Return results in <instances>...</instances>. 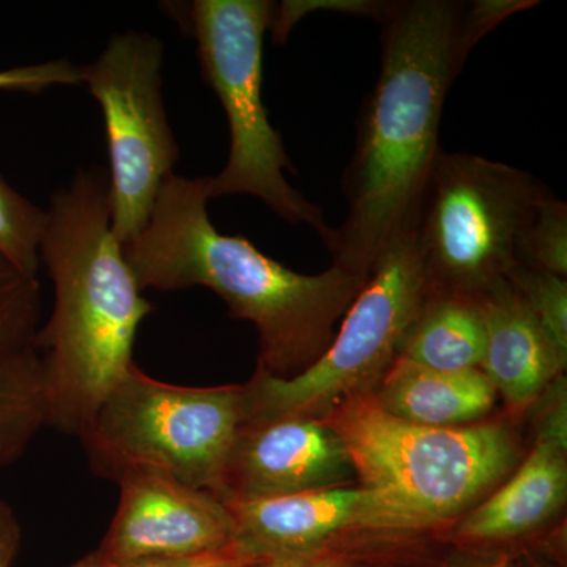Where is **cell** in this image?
<instances>
[{"label":"cell","mask_w":567,"mask_h":567,"mask_svg":"<svg viewBox=\"0 0 567 567\" xmlns=\"http://www.w3.org/2000/svg\"><path fill=\"white\" fill-rule=\"evenodd\" d=\"M535 0H388L382 65L358 118L357 147L342 188L344 223L324 248L334 267L369 276L413 233L439 156L440 122L451 85L473 48Z\"/></svg>","instance_id":"6da1fadb"},{"label":"cell","mask_w":567,"mask_h":567,"mask_svg":"<svg viewBox=\"0 0 567 567\" xmlns=\"http://www.w3.org/2000/svg\"><path fill=\"white\" fill-rule=\"evenodd\" d=\"M208 177L171 175L147 226L123 245L142 290L207 287L233 319L259 336L257 368L289 379L316 363L369 276L339 267L303 275L265 256L245 237L226 235L208 216Z\"/></svg>","instance_id":"7a4b0ae2"},{"label":"cell","mask_w":567,"mask_h":567,"mask_svg":"<svg viewBox=\"0 0 567 567\" xmlns=\"http://www.w3.org/2000/svg\"><path fill=\"white\" fill-rule=\"evenodd\" d=\"M107 183L99 167L78 171L51 197L40 245L54 286L51 317L33 339L48 425L78 439L134 364V339L153 311L112 234Z\"/></svg>","instance_id":"3957f363"},{"label":"cell","mask_w":567,"mask_h":567,"mask_svg":"<svg viewBox=\"0 0 567 567\" xmlns=\"http://www.w3.org/2000/svg\"><path fill=\"white\" fill-rule=\"evenodd\" d=\"M349 451L358 484L386 492L429 528L458 520L516 468L520 447L506 421L464 427L406 423L353 395L323 417Z\"/></svg>","instance_id":"277c9868"},{"label":"cell","mask_w":567,"mask_h":567,"mask_svg":"<svg viewBox=\"0 0 567 567\" xmlns=\"http://www.w3.org/2000/svg\"><path fill=\"white\" fill-rule=\"evenodd\" d=\"M167 11L196 40L204 80L229 123V156L221 173L208 177V197H257L284 221L312 227L327 244L333 229L322 208L287 182L286 173L295 174V167L264 104V39L276 3L194 0L167 3Z\"/></svg>","instance_id":"5b68a950"},{"label":"cell","mask_w":567,"mask_h":567,"mask_svg":"<svg viewBox=\"0 0 567 567\" xmlns=\"http://www.w3.org/2000/svg\"><path fill=\"white\" fill-rule=\"evenodd\" d=\"M245 421L244 385H173L133 364L80 442L92 472L104 480L155 470L223 499Z\"/></svg>","instance_id":"8992f818"},{"label":"cell","mask_w":567,"mask_h":567,"mask_svg":"<svg viewBox=\"0 0 567 567\" xmlns=\"http://www.w3.org/2000/svg\"><path fill=\"white\" fill-rule=\"evenodd\" d=\"M546 183L472 153L440 151L413 238L429 287L481 295L518 264V248Z\"/></svg>","instance_id":"52a82bcc"},{"label":"cell","mask_w":567,"mask_h":567,"mask_svg":"<svg viewBox=\"0 0 567 567\" xmlns=\"http://www.w3.org/2000/svg\"><path fill=\"white\" fill-rule=\"evenodd\" d=\"M429 292L413 233L405 235L372 268L316 363L289 379L256 368L244 385L245 424L281 417L323 420L346 399L374 393L401 354Z\"/></svg>","instance_id":"ba28073f"},{"label":"cell","mask_w":567,"mask_h":567,"mask_svg":"<svg viewBox=\"0 0 567 567\" xmlns=\"http://www.w3.org/2000/svg\"><path fill=\"white\" fill-rule=\"evenodd\" d=\"M164 47L151 33H115L91 65L82 66L102 106L111 174V230L122 246L147 226L164 183L181 158L162 92Z\"/></svg>","instance_id":"9c48e42d"},{"label":"cell","mask_w":567,"mask_h":567,"mask_svg":"<svg viewBox=\"0 0 567 567\" xmlns=\"http://www.w3.org/2000/svg\"><path fill=\"white\" fill-rule=\"evenodd\" d=\"M226 505L233 517L234 546L256 561L319 555L346 536L431 529L394 496L361 484Z\"/></svg>","instance_id":"30bf717a"},{"label":"cell","mask_w":567,"mask_h":567,"mask_svg":"<svg viewBox=\"0 0 567 567\" xmlns=\"http://www.w3.org/2000/svg\"><path fill=\"white\" fill-rule=\"evenodd\" d=\"M117 511L99 550L115 559L188 558L234 546L226 502L155 470L118 477Z\"/></svg>","instance_id":"8fae6325"},{"label":"cell","mask_w":567,"mask_h":567,"mask_svg":"<svg viewBox=\"0 0 567 567\" xmlns=\"http://www.w3.org/2000/svg\"><path fill=\"white\" fill-rule=\"evenodd\" d=\"M354 468L349 451L323 420L281 417L245 424L235 443L224 502L274 498L347 486Z\"/></svg>","instance_id":"7c38bea8"},{"label":"cell","mask_w":567,"mask_h":567,"mask_svg":"<svg viewBox=\"0 0 567 567\" xmlns=\"http://www.w3.org/2000/svg\"><path fill=\"white\" fill-rule=\"evenodd\" d=\"M535 445L495 491L457 520L458 539L503 543L535 533L557 516L567 496L566 377L547 388Z\"/></svg>","instance_id":"4fadbf2b"},{"label":"cell","mask_w":567,"mask_h":567,"mask_svg":"<svg viewBox=\"0 0 567 567\" xmlns=\"http://www.w3.org/2000/svg\"><path fill=\"white\" fill-rule=\"evenodd\" d=\"M480 297L486 324L480 369L513 412H524L565 375L567 353L555 344L506 279Z\"/></svg>","instance_id":"5bb4252c"},{"label":"cell","mask_w":567,"mask_h":567,"mask_svg":"<svg viewBox=\"0 0 567 567\" xmlns=\"http://www.w3.org/2000/svg\"><path fill=\"white\" fill-rule=\"evenodd\" d=\"M377 404L406 423L464 427L486 421L498 394L481 369L439 371L399 357L374 391Z\"/></svg>","instance_id":"9a60e30c"},{"label":"cell","mask_w":567,"mask_h":567,"mask_svg":"<svg viewBox=\"0 0 567 567\" xmlns=\"http://www.w3.org/2000/svg\"><path fill=\"white\" fill-rule=\"evenodd\" d=\"M486 324L480 295L432 290L399 357L439 371L480 369Z\"/></svg>","instance_id":"2e32d148"},{"label":"cell","mask_w":567,"mask_h":567,"mask_svg":"<svg viewBox=\"0 0 567 567\" xmlns=\"http://www.w3.org/2000/svg\"><path fill=\"white\" fill-rule=\"evenodd\" d=\"M48 425L43 364L35 347L0 358V466L24 456Z\"/></svg>","instance_id":"e0dca14e"},{"label":"cell","mask_w":567,"mask_h":567,"mask_svg":"<svg viewBox=\"0 0 567 567\" xmlns=\"http://www.w3.org/2000/svg\"><path fill=\"white\" fill-rule=\"evenodd\" d=\"M41 315L40 284L0 256V358L33 347Z\"/></svg>","instance_id":"ac0fdd59"},{"label":"cell","mask_w":567,"mask_h":567,"mask_svg":"<svg viewBox=\"0 0 567 567\" xmlns=\"http://www.w3.org/2000/svg\"><path fill=\"white\" fill-rule=\"evenodd\" d=\"M47 210L0 178V256L21 274L37 278L40 268V245Z\"/></svg>","instance_id":"d6986e66"},{"label":"cell","mask_w":567,"mask_h":567,"mask_svg":"<svg viewBox=\"0 0 567 567\" xmlns=\"http://www.w3.org/2000/svg\"><path fill=\"white\" fill-rule=\"evenodd\" d=\"M518 262L536 270L567 276V205L554 192L544 197L518 248Z\"/></svg>","instance_id":"ffe728a7"},{"label":"cell","mask_w":567,"mask_h":567,"mask_svg":"<svg viewBox=\"0 0 567 567\" xmlns=\"http://www.w3.org/2000/svg\"><path fill=\"white\" fill-rule=\"evenodd\" d=\"M505 279L554 339L555 344L567 353L566 278L518 262L511 268Z\"/></svg>","instance_id":"44dd1931"},{"label":"cell","mask_w":567,"mask_h":567,"mask_svg":"<svg viewBox=\"0 0 567 567\" xmlns=\"http://www.w3.org/2000/svg\"><path fill=\"white\" fill-rule=\"evenodd\" d=\"M82 82V66L74 65L69 59L0 70V92L41 93L54 85H78Z\"/></svg>","instance_id":"7402d4cb"},{"label":"cell","mask_w":567,"mask_h":567,"mask_svg":"<svg viewBox=\"0 0 567 567\" xmlns=\"http://www.w3.org/2000/svg\"><path fill=\"white\" fill-rule=\"evenodd\" d=\"M388 0H293V2L276 3L271 32L276 43H284L287 35L301 18L312 11H342V13L361 14L379 21L385 10Z\"/></svg>","instance_id":"603a6c76"},{"label":"cell","mask_w":567,"mask_h":567,"mask_svg":"<svg viewBox=\"0 0 567 567\" xmlns=\"http://www.w3.org/2000/svg\"><path fill=\"white\" fill-rule=\"evenodd\" d=\"M256 559L249 558L237 546L188 558H133L115 559L95 550L69 567H249Z\"/></svg>","instance_id":"cb8c5ba5"},{"label":"cell","mask_w":567,"mask_h":567,"mask_svg":"<svg viewBox=\"0 0 567 567\" xmlns=\"http://www.w3.org/2000/svg\"><path fill=\"white\" fill-rule=\"evenodd\" d=\"M21 525L9 503L0 499V567H13L21 547Z\"/></svg>","instance_id":"d4e9b609"},{"label":"cell","mask_w":567,"mask_h":567,"mask_svg":"<svg viewBox=\"0 0 567 567\" xmlns=\"http://www.w3.org/2000/svg\"><path fill=\"white\" fill-rule=\"evenodd\" d=\"M249 567H363L352 565V563L338 561V559L322 558L319 555H308V557H287L259 559Z\"/></svg>","instance_id":"484cf974"},{"label":"cell","mask_w":567,"mask_h":567,"mask_svg":"<svg viewBox=\"0 0 567 567\" xmlns=\"http://www.w3.org/2000/svg\"><path fill=\"white\" fill-rule=\"evenodd\" d=\"M520 567H547L544 563L537 561L535 558H527L525 561H522Z\"/></svg>","instance_id":"4316f807"}]
</instances>
